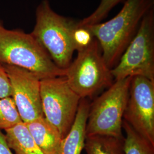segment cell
<instances>
[{
	"instance_id": "16",
	"label": "cell",
	"mask_w": 154,
	"mask_h": 154,
	"mask_svg": "<svg viewBox=\"0 0 154 154\" xmlns=\"http://www.w3.org/2000/svg\"><path fill=\"white\" fill-rule=\"evenodd\" d=\"M125 0H100L99 5L88 17L78 21L80 26H90L101 22L108 16L110 11Z\"/></svg>"
},
{
	"instance_id": "7",
	"label": "cell",
	"mask_w": 154,
	"mask_h": 154,
	"mask_svg": "<svg viewBox=\"0 0 154 154\" xmlns=\"http://www.w3.org/2000/svg\"><path fill=\"white\" fill-rule=\"evenodd\" d=\"M40 93L45 118L65 138L74 122L81 98L64 77L41 80Z\"/></svg>"
},
{
	"instance_id": "10",
	"label": "cell",
	"mask_w": 154,
	"mask_h": 154,
	"mask_svg": "<svg viewBox=\"0 0 154 154\" xmlns=\"http://www.w3.org/2000/svg\"><path fill=\"white\" fill-rule=\"evenodd\" d=\"M90 105L87 98L81 99L74 122L62 139L59 154H81L86 139V127Z\"/></svg>"
},
{
	"instance_id": "2",
	"label": "cell",
	"mask_w": 154,
	"mask_h": 154,
	"mask_svg": "<svg viewBox=\"0 0 154 154\" xmlns=\"http://www.w3.org/2000/svg\"><path fill=\"white\" fill-rule=\"evenodd\" d=\"M4 65L26 69L40 80L65 75L31 33L8 29L0 20V66Z\"/></svg>"
},
{
	"instance_id": "4",
	"label": "cell",
	"mask_w": 154,
	"mask_h": 154,
	"mask_svg": "<svg viewBox=\"0 0 154 154\" xmlns=\"http://www.w3.org/2000/svg\"><path fill=\"white\" fill-rule=\"evenodd\" d=\"M64 77L81 99L91 98L102 88L110 87L114 80L96 38L77 51V57L65 70Z\"/></svg>"
},
{
	"instance_id": "14",
	"label": "cell",
	"mask_w": 154,
	"mask_h": 154,
	"mask_svg": "<svg viewBox=\"0 0 154 154\" xmlns=\"http://www.w3.org/2000/svg\"><path fill=\"white\" fill-rule=\"evenodd\" d=\"M122 128L126 132L125 154H154V146L123 120Z\"/></svg>"
},
{
	"instance_id": "9",
	"label": "cell",
	"mask_w": 154,
	"mask_h": 154,
	"mask_svg": "<svg viewBox=\"0 0 154 154\" xmlns=\"http://www.w3.org/2000/svg\"><path fill=\"white\" fill-rule=\"evenodd\" d=\"M9 78L11 98L23 123L44 117L40 93V79L26 69L11 65L2 66Z\"/></svg>"
},
{
	"instance_id": "17",
	"label": "cell",
	"mask_w": 154,
	"mask_h": 154,
	"mask_svg": "<svg viewBox=\"0 0 154 154\" xmlns=\"http://www.w3.org/2000/svg\"><path fill=\"white\" fill-rule=\"evenodd\" d=\"M92 32L87 26H80L77 23L73 32V39L77 48V51L91 44L95 39Z\"/></svg>"
},
{
	"instance_id": "6",
	"label": "cell",
	"mask_w": 154,
	"mask_h": 154,
	"mask_svg": "<svg viewBox=\"0 0 154 154\" xmlns=\"http://www.w3.org/2000/svg\"><path fill=\"white\" fill-rule=\"evenodd\" d=\"M111 73L115 81L140 76L154 82V7L144 17Z\"/></svg>"
},
{
	"instance_id": "15",
	"label": "cell",
	"mask_w": 154,
	"mask_h": 154,
	"mask_svg": "<svg viewBox=\"0 0 154 154\" xmlns=\"http://www.w3.org/2000/svg\"><path fill=\"white\" fill-rule=\"evenodd\" d=\"M13 98H0V129L7 130L22 122Z\"/></svg>"
},
{
	"instance_id": "18",
	"label": "cell",
	"mask_w": 154,
	"mask_h": 154,
	"mask_svg": "<svg viewBox=\"0 0 154 154\" xmlns=\"http://www.w3.org/2000/svg\"><path fill=\"white\" fill-rule=\"evenodd\" d=\"M11 88L5 70L0 66V98L11 97Z\"/></svg>"
},
{
	"instance_id": "3",
	"label": "cell",
	"mask_w": 154,
	"mask_h": 154,
	"mask_svg": "<svg viewBox=\"0 0 154 154\" xmlns=\"http://www.w3.org/2000/svg\"><path fill=\"white\" fill-rule=\"evenodd\" d=\"M77 23L54 11L48 0H43L37 8L35 24L30 33L62 70L70 66L74 52L77 51L73 32Z\"/></svg>"
},
{
	"instance_id": "19",
	"label": "cell",
	"mask_w": 154,
	"mask_h": 154,
	"mask_svg": "<svg viewBox=\"0 0 154 154\" xmlns=\"http://www.w3.org/2000/svg\"><path fill=\"white\" fill-rule=\"evenodd\" d=\"M0 154H14L8 144L5 135L1 131H0Z\"/></svg>"
},
{
	"instance_id": "8",
	"label": "cell",
	"mask_w": 154,
	"mask_h": 154,
	"mask_svg": "<svg viewBox=\"0 0 154 154\" xmlns=\"http://www.w3.org/2000/svg\"><path fill=\"white\" fill-rule=\"evenodd\" d=\"M123 120L154 146V82L132 77Z\"/></svg>"
},
{
	"instance_id": "13",
	"label": "cell",
	"mask_w": 154,
	"mask_h": 154,
	"mask_svg": "<svg viewBox=\"0 0 154 154\" xmlns=\"http://www.w3.org/2000/svg\"><path fill=\"white\" fill-rule=\"evenodd\" d=\"M125 137L108 135L86 137L84 149L87 154H125Z\"/></svg>"
},
{
	"instance_id": "5",
	"label": "cell",
	"mask_w": 154,
	"mask_h": 154,
	"mask_svg": "<svg viewBox=\"0 0 154 154\" xmlns=\"http://www.w3.org/2000/svg\"><path fill=\"white\" fill-rule=\"evenodd\" d=\"M132 77L115 81L90 105L86 136L122 137L123 115Z\"/></svg>"
},
{
	"instance_id": "12",
	"label": "cell",
	"mask_w": 154,
	"mask_h": 154,
	"mask_svg": "<svg viewBox=\"0 0 154 154\" xmlns=\"http://www.w3.org/2000/svg\"><path fill=\"white\" fill-rule=\"evenodd\" d=\"M5 135L9 148L16 154H45L23 122L6 130Z\"/></svg>"
},
{
	"instance_id": "1",
	"label": "cell",
	"mask_w": 154,
	"mask_h": 154,
	"mask_svg": "<svg viewBox=\"0 0 154 154\" xmlns=\"http://www.w3.org/2000/svg\"><path fill=\"white\" fill-rule=\"evenodd\" d=\"M154 7V0H125L121 11L105 22L85 26L99 42L103 57L112 69L138 32L144 17Z\"/></svg>"
},
{
	"instance_id": "11",
	"label": "cell",
	"mask_w": 154,
	"mask_h": 154,
	"mask_svg": "<svg viewBox=\"0 0 154 154\" xmlns=\"http://www.w3.org/2000/svg\"><path fill=\"white\" fill-rule=\"evenodd\" d=\"M34 141L45 154H59L62 137L45 117L24 123Z\"/></svg>"
}]
</instances>
